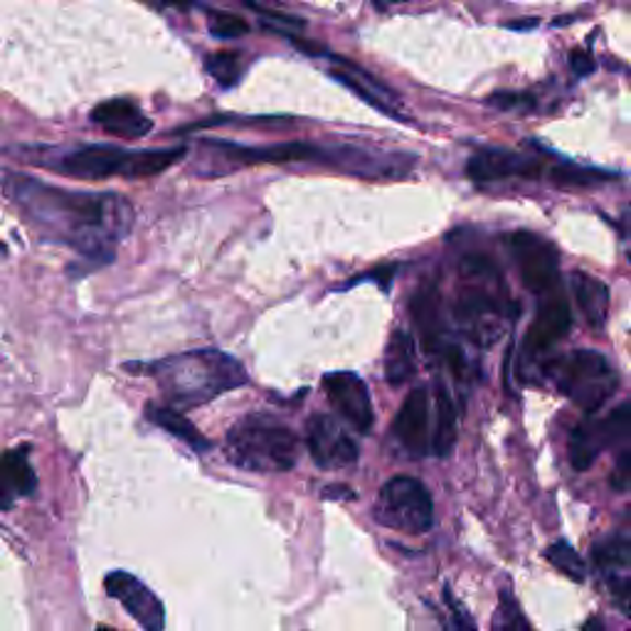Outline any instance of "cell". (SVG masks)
<instances>
[{
  "label": "cell",
  "mask_w": 631,
  "mask_h": 631,
  "mask_svg": "<svg viewBox=\"0 0 631 631\" xmlns=\"http://www.w3.org/2000/svg\"><path fill=\"white\" fill-rule=\"evenodd\" d=\"M570 67H573V72L577 77H587V75H593L595 72V57L587 53V49H573L570 53Z\"/></svg>",
  "instance_id": "35"
},
{
  "label": "cell",
  "mask_w": 631,
  "mask_h": 631,
  "mask_svg": "<svg viewBox=\"0 0 631 631\" xmlns=\"http://www.w3.org/2000/svg\"><path fill=\"white\" fill-rule=\"evenodd\" d=\"M538 20L536 18H523V20H514V23H506V30H516V33H523V30H536Z\"/></svg>",
  "instance_id": "37"
},
{
  "label": "cell",
  "mask_w": 631,
  "mask_h": 631,
  "mask_svg": "<svg viewBox=\"0 0 631 631\" xmlns=\"http://www.w3.org/2000/svg\"><path fill=\"white\" fill-rule=\"evenodd\" d=\"M629 262H631V252H629Z\"/></svg>",
  "instance_id": "44"
},
{
  "label": "cell",
  "mask_w": 631,
  "mask_h": 631,
  "mask_svg": "<svg viewBox=\"0 0 631 631\" xmlns=\"http://www.w3.org/2000/svg\"><path fill=\"white\" fill-rule=\"evenodd\" d=\"M146 373L156 378L160 395L170 405L200 407L227 390L249 383L247 370L239 360L223 350H190L173 358L158 360Z\"/></svg>",
  "instance_id": "2"
},
{
  "label": "cell",
  "mask_w": 631,
  "mask_h": 631,
  "mask_svg": "<svg viewBox=\"0 0 631 631\" xmlns=\"http://www.w3.org/2000/svg\"><path fill=\"white\" fill-rule=\"evenodd\" d=\"M324 390L330 403L338 409V415L346 422L358 429V432H370L375 422L373 403H370L368 385L356 373L340 370V373H328L324 378Z\"/></svg>",
  "instance_id": "12"
},
{
  "label": "cell",
  "mask_w": 631,
  "mask_h": 631,
  "mask_svg": "<svg viewBox=\"0 0 631 631\" xmlns=\"http://www.w3.org/2000/svg\"><path fill=\"white\" fill-rule=\"evenodd\" d=\"M298 437L272 415H247L229 429L225 454L239 469L257 474L292 472L298 462Z\"/></svg>",
  "instance_id": "3"
},
{
  "label": "cell",
  "mask_w": 631,
  "mask_h": 631,
  "mask_svg": "<svg viewBox=\"0 0 631 631\" xmlns=\"http://www.w3.org/2000/svg\"><path fill=\"white\" fill-rule=\"evenodd\" d=\"M308 454L320 469H346L358 462L356 439L330 415H314L306 422Z\"/></svg>",
  "instance_id": "9"
},
{
  "label": "cell",
  "mask_w": 631,
  "mask_h": 631,
  "mask_svg": "<svg viewBox=\"0 0 631 631\" xmlns=\"http://www.w3.org/2000/svg\"><path fill=\"white\" fill-rule=\"evenodd\" d=\"M375 518L380 523L409 536L427 533L435 523V504L422 481L413 476H395L380 488Z\"/></svg>",
  "instance_id": "5"
},
{
  "label": "cell",
  "mask_w": 631,
  "mask_h": 631,
  "mask_svg": "<svg viewBox=\"0 0 631 631\" xmlns=\"http://www.w3.org/2000/svg\"><path fill=\"white\" fill-rule=\"evenodd\" d=\"M457 447V407L454 399L449 397L444 387L437 390L435 399V435H432V452L447 459Z\"/></svg>",
  "instance_id": "24"
},
{
  "label": "cell",
  "mask_w": 631,
  "mask_h": 631,
  "mask_svg": "<svg viewBox=\"0 0 631 631\" xmlns=\"http://www.w3.org/2000/svg\"><path fill=\"white\" fill-rule=\"evenodd\" d=\"M570 326H573V312H570V304L563 296H550L545 298L543 306L538 308L533 326H530L528 330L526 346L533 350V353L553 348L557 340H563L570 334Z\"/></svg>",
  "instance_id": "16"
},
{
  "label": "cell",
  "mask_w": 631,
  "mask_h": 631,
  "mask_svg": "<svg viewBox=\"0 0 631 631\" xmlns=\"http://www.w3.org/2000/svg\"><path fill=\"white\" fill-rule=\"evenodd\" d=\"M92 122L119 138H142L154 128L151 119L128 99H109V102L97 104Z\"/></svg>",
  "instance_id": "15"
},
{
  "label": "cell",
  "mask_w": 631,
  "mask_h": 631,
  "mask_svg": "<svg viewBox=\"0 0 631 631\" xmlns=\"http://www.w3.org/2000/svg\"><path fill=\"white\" fill-rule=\"evenodd\" d=\"M619 229H622L624 235H629V233H631V207H629L627 213H624V219H622V223H619Z\"/></svg>",
  "instance_id": "40"
},
{
  "label": "cell",
  "mask_w": 631,
  "mask_h": 631,
  "mask_svg": "<svg viewBox=\"0 0 631 631\" xmlns=\"http://www.w3.org/2000/svg\"><path fill=\"white\" fill-rule=\"evenodd\" d=\"M148 5L160 8V10H190L198 5V0H146Z\"/></svg>",
  "instance_id": "36"
},
{
  "label": "cell",
  "mask_w": 631,
  "mask_h": 631,
  "mask_svg": "<svg viewBox=\"0 0 631 631\" xmlns=\"http://www.w3.org/2000/svg\"><path fill=\"white\" fill-rule=\"evenodd\" d=\"M550 375H553L560 393L587 413L602 407L617 393L619 383L609 360L595 350H575V353L555 360V363H550Z\"/></svg>",
  "instance_id": "4"
},
{
  "label": "cell",
  "mask_w": 631,
  "mask_h": 631,
  "mask_svg": "<svg viewBox=\"0 0 631 631\" xmlns=\"http://www.w3.org/2000/svg\"><path fill=\"white\" fill-rule=\"evenodd\" d=\"M595 565L619 612L631 619V538L617 536L599 543Z\"/></svg>",
  "instance_id": "11"
},
{
  "label": "cell",
  "mask_w": 631,
  "mask_h": 631,
  "mask_svg": "<svg viewBox=\"0 0 631 631\" xmlns=\"http://www.w3.org/2000/svg\"><path fill=\"white\" fill-rule=\"evenodd\" d=\"M491 631H530L523 609L518 607L516 597L510 593H500L494 622H491Z\"/></svg>",
  "instance_id": "30"
},
{
  "label": "cell",
  "mask_w": 631,
  "mask_h": 631,
  "mask_svg": "<svg viewBox=\"0 0 631 631\" xmlns=\"http://www.w3.org/2000/svg\"><path fill=\"white\" fill-rule=\"evenodd\" d=\"M488 104L504 112H514V109H523L533 104V97L523 92H494L488 97Z\"/></svg>",
  "instance_id": "33"
},
{
  "label": "cell",
  "mask_w": 631,
  "mask_h": 631,
  "mask_svg": "<svg viewBox=\"0 0 631 631\" xmlns=\"http://www.w3.org/2000/svg\"><path fill=\"white\" fill-rule=\"evenodd\" d=\"M185 156V146L176 148H156V151H136L126 154V164L122 176L126 178H151L176 166Z\"/></svg>",
  "instance_id": "25"
},
{
  "label": "cell",
  "mask_w": 631,
  "mask_h": 631,
  "mask_svg": "<svg viewBox=\"0 0 631 631\" xmlns=\"http://www.w3.org/2000/svg\"><path fill=\"white\" fill-rule=\"evenodd\" d=\"M545 557L550 560V565L557 567L560 573L573 579V583H585L587 579V567L583 563V557H579L573 550V545L565 543V540L550 545L545 550Z\"/></svg>",
  "instance_id": "29"
},
{
  "label": "cell",
  "mask_w": 631,
  "mask_h": 631,
  "mask_svg": "<svg viewBox=\"0 0 631 631\" xmlns=\"http://www.w3.org/2000/svg\"><path fill=\"white\" fill-rule=\"evenodd\" d=\"M444 597H447V605H449V612H452V627H454V631H478L476 629V624H474V619H472V615H469V609L459 602V599L449 593H444Z\"/></svg>",
  "instance_id": "34"
},
{
  "label": "cell",
  "mask_w": 631,
  "mask_h": 631,
  "mask_svg": "<svg viewBox=\"0 0 631 631\" xmlns=\"http://www.w3.org/2000/svg\"><path fill=\"white\" fill-rule=\"evenodd\" d=\"M0 476H3L10 494L33 496L37 488L35 469L27 462V449H13L0 457Z\"/></svg>",
  "instance_id": "26"
},
{
  "label": "cell",
  "mask_w": 631,
  "mask_h": 631,
  "mask_svg": "<svg viewBox=\"0 0 631 631\" xmlns=\"http://www.w3.org/2000/svg\"><path fill=\"white\" fill-rule=\"evenodd\" d=\"M3 185L30 225L87 257L106 262L114 245L132 233L134 207L122 195L72 193L20 173H8Z\"/></svg>",
  "instance_id": "1"
},
{
  "label": "cell",
  "mask_w": 631,
  "mask_h": 631,
  "mask_svg": "<svg viewBox=\"0 0 631 631\" xmlns=\"http://www.w3.org/2000/svg\"><path fill=\"white\" fill-rule=\"evenodd\" d=\"M583 631H605L602 619H599V617H589L587 622H585V627H583Z\"/></svg>",
  "instance_id": "39"
},
{
  "label": "cell",
  "mask_w": 631,
  "mask_h": 631,
  "mask_svg": "<svg viewBox=\"0 0 631 631\" xmlns=\"http://www.w3.org/2000/svg\"><path fill=\"white\" fill-rule=\"evenodd\" d=\"M540 164L536 158L508 151V148H484L472 156L466 166L469 178L478 180V183H488V180H504V178H533L538 176Z\"/></svg>",
  "instance_id": "14"
},
{
  "label": "cell",
  "mask_w": 631,
  "mask_h": 631,
  "mask_svg": "<svg viewBox=\"0 0 631 631\" xmlns=\"http://www.w3.org/2000/svg\"><path fill=\"white\" fill-rule=\"evenodd\" d=\"M373 3L378 8H390V5H403V3H409V0H373Z\"/></svg>",
  "instance_id": "41"
},
{
  "label": "cell",
  "mask_w": 631,
  "mask_h": 631,
  "mask_svg": "<svg viewBox=\"0 0 631 631\" xmlns=\"http://www.w3.org/2000/svg\"><path fill=\"white\" fill-rule=\"evenodd\" d=\"M10 506H13V494H10L3 476H0V508H10Z\"/></svg>",
  "instance_id": "38"
},
{
  "label": "cell",
  "mask_w": 631,
  "mask_h": 631,
  "mask_svg": "<svg viewBox=\"0 0 631 631\" xmlns=\"http://www.w3.org/2000/svg\"><path fill=\"white\" fill-rule=\"evenodd\" d=\"M336 63L340 67L334 69V72H330V77L338 79L340 84H343L346 89H350L353 94H358L370 106H375L378 112H383L387 116L397 119V122H403V114H399L397 109L393 106L395 104V94L390 92L387 87L380 84L375 77H370L365 69L350 65L348 59H343V57H336Z\"/></svg>",
  "instance_id": "18"
},
{
  "label": "cell",
  "mask_w": 631,
  "mask_h": 631,
  "mask_svg": "<svg viewBox=\"0 0 631 631\" xmlns=\"http://www.w3.org/2000/svg\"><path fill=\"white\" fill-rule=\"evenodd\" d=\"M395 437L409 454L425 457L432 449L429 439V393L425 387H415L399 407L395 417Z\"/></svg>",
  "instance_id": "13"
},
{
  "label": "cell",
  "mask_w": 631,
  "mask_h": 631,
  "mask_svg": "<svg viewBox=\"0 0 631 631\" xmlns=\"http://www.w3.org/2000/svg\"><path fill=\"white\" fill-rule=\"evenodd\" d=\"M104 589L106 595H112L122 602V607L136 619L138 627L144 631H164L166 627L164 602H160L154 589H148L142 579L116 570V573L106 575Z\"/></svg>",
  "instance_id": "10"
},
{
  "label": "cell",
  "mask_w": 631,
  "mask_h": 631,
  "mask_svg": "<svg viewBox=\"0 0 631 631\" xmlns=\"http://www.w3.org/2000/svg\"><path fill=\"white\" fill-rule=\"evenodd\" d=\"M523 284L533 294L553 292L557 284V252L543 237L533 233H514L508 237Z\"/></svg>",
  "instance_id": "8"
},
{
  "label": "cell",
  "mask_w": 631,
  "mask_h": 631,
  "mask_svg": "<svg viewBox=\"0 0 631 631\" xmlns=\"http://www.w3.org/2000/svg\"><path fill=\"white\" fill-rule=\"evenodd\" d=\"M99 631H116V629H109V627H102Z\"/></svg>",
  "instance_id": "42"
},
{
  "label": "cell",
  "mask_w": 631,
  "mask_h": 631,
  "mask_svg": "<svg viewBox=\"0 0 631 631\" xmlns=\"http://www.w3.org/2000/svg\"><path fill=\"white\" fill-rule=\"evenodd\" d=\"M409 312H413V318L419 328V336H422V343L429 353H435V350L442 348L444 326H442V316H439L437 286L425 284L422 289H419V292L413 296Z\"/></svg>",
  "instance_id": "20"
},
{
  "label": "cell",
  "mask_w": 631,
  "mask_h": 631,
  "mask_svg": "<svg viewBox=\"0 0 631 631\" xmlns=\"http://www.w3.org/2000/svg\"><path fill=\"white\" fill-rule=\"evenodd\" d=\"M570 282H573L575 302L587 324L593 328H602L609 316V289L605 286V282H599L597 277L585 272H575L570 277Z\"/></svg>",
  "instance_id": "21"
},
{
  "label": "cell",
  "mask_w": 631,
  "mask_h": 631,
  "mask_svg": "<svg viewBox=\"0 0 631 631\" xmlns=\"http://www.w3.org/2000/svg\"><path fill=\"white\" fill-rule=\"evenodd\" d=\"M605 449H624L631 454V399L612 409L607 417L593 419L575 429L570 437V462L577 472H585Z\"/></svg>",
  "instance_id": "6"
},
{
  "label": "cell",
  "mask_w": 631,
  "mask_h": 631,
  "mask_svg": "<svg viewBox=\"0 0 631 631\" xmlns=\"http://www.w3.org/2000/svg\"><path fill=\"white\" fill-rule=\"evenodd\" d=\"M205 67L210 77L215 79L219 87H235L239 77L245 72L243 55L233 53V49H223V53H213L205 59Z\"/></svg>",
  "instance_id": "28"
},
{
  "label": "cell",
  "mask_w": 631,
  "mask_h": 631,
  "mask_svg": "<svg viewBox=\"0 0 631 631\" xmlns=\"http://www.w3.org/2000/svg\"><path fill=\"white\" fill-rule=\"evenodd\" d=\"M210 33L219 40H233L249 33V25L247 20H243L239 15L233 13H223V10H213V15H210Z\"/></svg>",
  "instance_id": "32"
},
{
  "label": "cell",
  "mask_w": 631,
  "mask_h": 631,
  "mask_svg": "<svg viewBox=\"0 0 631 631\" xmlns=\"http://www.w3.org/2000/svg\"><path fill=\"white\" fill-rule=\"evenodd\" d=\"M320 164H328L360 178H403L415 168V158L405 154H383L360 146H330L320 148Z\"/></svg>",
  "instance_id": "7"
},
{
  "label": "cell",
  "mask_w": 631,
  "mask_h": 631,
  "mask_svg": "<svg viewBox=\"0 0 631 631\" xmlns=\"http://www.w3.org/2000/svg\"><path fill=\"white\" fill-rule=\"evenodd\" d=\"M243 3L247 8H252L255 13L264 20V25H269L272 30H277V33H292V30H304L306 23L302 18H296V15H286V13H279V10H272V8H267V5H259L257 0H243Z\"/></svg>",
  "instance_id": "31"
},
{
  "label": "cell",
  "mask_w": 631,
  "mask_h": 631,
  "mask_svg": "<svg viewBox=\"0 0 631 631\" xmlns=\"http://www.w3.org/2000/svg\"><path fill=\"white\" fill-rule=\"evenodd\" d=\"M146 417L151 419L154 425H158L160 429H166L168 435H173L176 439H180V442L193 447L195 452H205V449H210V442L198 432L195 425H190V419L180 415L178 409H173L170 405H148Z\"/></svg>",
  "instance_id": "23"
},
{
  "label": "cell",
  "mask_w": 631,
  "mask_h": 631,
  "mask_svg": "<svg viewBox=\"0 0 631 631\" xmlns=\"http://www.w3.org/2000/svg\"><path fill=\"white\" fill-rule=\"evenodd\" d=\"M126 151L116 146H87L65 156L63 170L75 178L104 180L109 176H122Z\"/></svg>",
  "instance_id": "17"
},
{
  "label": "cell",
  "mask_w": 631,
  "mask_h": 631,
  "mask_svg": "<svg viewBox=\"0 0 631 631\" xmlns=\"http://www.w3.org/2000/svg\"><path fill=\"white\" fill-rule=\"evenodd\" d=\"M550 180L565 188H583V185H595V183L615 180V173H609V170H599V168L575 166V164H560L550 170Z\"/></svg>",
  "instance_id": "27"
},
{
  "label": "cell",
  "mask_w": 631,
  "mask_h": 631,
  "mask_svg": "<svg viewBox=\"0 0 631 631\" xmlns=\"http://www.w3.org/2000/svg\"><path fill=\"white\" fill-rule=\"evenodd\" d=\"M415 375V340L407 330H395L385 350V378L390 385H405Z\"/></svg>",
  "instance_id": "22"
},
{
  "label": "cell",
  "mask_w": 631,
  "mask_h": 631,
  "mask_svg": "<svg viewBox=\"0 0 631 631\" xmlns=\"http://www.w3.org/2000/svg\"><path fill=\"white\" fill-rule=\"evenodd\" d=\"M0 252H3V245H0Z\"/></svg>",
  "instance_id": "43"
},
{
  "label": "cell",
  "mask_w": 631,
  "mask_h": 631,
  "mask_svg": "<svg viewBox=\"0 0 631 631\" xmlns=\"http://www.w3.org/2000/svg\"><path fill=\"white\" fill-rule=\"evenodd\" d=\"M229 160L237 164H298V160H320V146L289 142L267 148H245V146H223Z\"/></svg>",
  "instance_id": "19"
}]
</instances>
